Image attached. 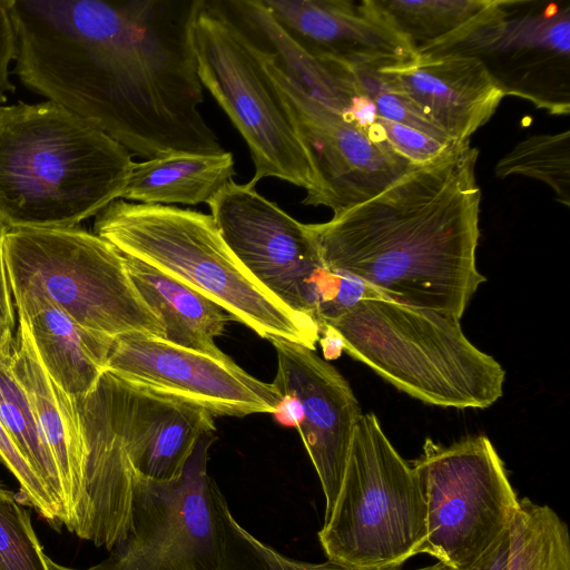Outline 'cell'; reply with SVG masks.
<instances>
[{
  "label": "cell",
  "instance_id": "obj_1",
  "mask_svg": "<svg viewBox=\"0 0 570 570\" xmlns=\"http://www.w3.org/2000/svg\"><path fill=\"white\" fill-rule=\"evenodd\" d=\"M203 0H4L29 90L154 159L224 153L203 118L193 26Z\"/></svg>",
  "mask_w": 570,
  "mask_h": 570
},
{
  "label": "cell",
  "instance_id": "obj_2",
  "mask_svg": "<svg viewBox=\"0 0 570 570\" xmlns=\"http://www.w3.org/2000/svg\"><path fill=\"white\" fill-rule=\"evenodd\" d=\"M470 144L416 166L376 197L306 224L324 266L390 298L461 320L476 267L481 189Z\"/></svg>",
  "mask_w": 570,
  "mask_h": 570
},
{
  "label": "cell",
  "instance_id": "obj_3",
  "mask_svg": "<svg viewBox=\"0 0 570 570\" xmlns=\"http://www.w3.org/2000/svg\"><path fill=\"white\" fill-rule=\"evenodd\" d=\"M132 155L101 129L45 100L0 105V220L66 228L121 199Z\"/></svg>",
  "mask_w": 570,
  "mask_h": 570
},
{
  "label": "cell",
  "instance_id": "obj_4",
  "mask_svg": "<svg viewBox=\"0 0 570 570\" xmlns=\"http://www.w3.org/2000/svg\"><path fill=\"white\" fill-rule=\"evenodd\" d=\"M94 232L121 254L183 282L258 336L315 351L317 323L261 287L225 244L212 215L188 208L117 199L95 218Z\"/></svg>",
  "mask_w": 570,
  "mask_h": 570
},
{
  "label": "cell",
  "instance_id": "obj_5",
  "mask_svg": "<svg viewBox=\"0 0 570 570\" xmlns=\"http://www.w3.org/2000/svg\"><path fill=\"white\" fill-rule=\"evenodd\" d=\"M326 326L353 358L424 403L487 409L503 394L502 365L469 341L455 317L394 299L365 298L322 330Z\"/></svg>",
  "mask_w": 570,
  "mask_h": 570
},
{
  "label": "cell",
  "instance_id": "obj_6",
  "mask_svg": "<svg viewBox=\"0 0 570 570\" xmlns=\"http://www.w3.org/2000/svg\"><path fill=\"white\" fill-rule=\"evenodd\" d=\"M3 256L13 299L42 296L80 326L114 338L164 340V325L134 286L124 255L95 232L7 228Z\"/></svg>",
  "mask_w": 570,
  "mask_h": 570
},
{
  "label": "cell",
  "instance_id": "obj_7",
  "mask_svg": "<svg viewBox=\"0 0 570 570\" xmlns=\"http://www.w3.org/2000/svg\"><path fill=\"white\" fill-rule=\"evenodd\" d=\"M197 72L248 146L254 175L306 190L311 206L320 184L293 112L269 75L263 48L222 7L203 0L193 26Z\"/></svg>",
  "mask_w": 570,
  "mask_h": 570
},
{
  "label": "cell",
  "instance_id": "obj_8",
  "mask_svg": "<svg viewBox=\"0 0 570 570\" xmlns=\"http://www.w3.org/2000/svg\"><path fill=\"white\" fill-rule=\"evenodd\" d=\"M426 537L417 474L394 449L375 414H362L341 489L318 540L328 560L361 569L403 566Z\"/></svg>",
  "mask_w": 570,
  "mask_h": 570
},
{
  "label": "cell",
  "instance_id": "obj_9",
  "mask_svg": "<svg viewBox=\"0 0 570 570\" xmlns=\"http://www.w3.org/2000/svg\"><path fill=\"white\" fill-rule=\"evenodd\" d=\"M413 461L426 508L420 553L470 570L508 531L519 504L504 463L485 435L444 446L426 439Z\"/></svg>",
  "mask_w": 570,
  "mask_h": 570
},
{
  "label": "cell",
  "instance_id": "obj_10",
  "mask_svg": "<svg viewBox=\"0 0 570 570\" xmlns=\"http://www.w3.org/2000/svg\"><path fill=\"white\" fill-rule=\"evenodd\" d=\"M215 440V432L202 436L178 480H137L132 530L106 559L75 569L48 557L50 570H216L225 497L207 472Z\"/></svg>",
  "mask_w": 570,
  "mask_h": 570
},
{
  "label": "cell",
  "instance_id": "obj_11",
  "mask_svg": "<svg viewBox=\"0 0 570 570\" xmlns=\"http://www.w3.org/2000/svg\"><path fill=\"white\" fill-rule=\"evenodd\" d=\"M480 60L502 89L553 116L570 112V4L499 0L476 23L419 57Z\"/></svg>",
  "mask_w": 570,
  "mask_h": 570
},
{
  "label": "cell",
  "instance_id": "obj_12",
  "mask_svg": "<svg viewBox=\"0 0 570 570\" xmlns=\"http://www.w3.org/2000/svg\"><path fill=\"white\" fill-rule=\"evenodd\" d=\"M207 204L225 244L249 276L288 309L318 325L330 271L306 224L250 183L232 179Z\"/></svg>",
  "mask_w": 570,
  "mask_h": 570
},
{
  "label": "cell",
  "instance_id": "obj_13",
  "mask_svg": "<svg viewBox=\"0 0 570 570\" xmlns=\"http://www.w3.org/2000/svg\"><path fill=\"white\" fill-rule=\"evenodd\" d=\"M268 341L277 358L272 385L282 399L273 414L281 424L298 431L322 485L326 521L363 413L346 379L314 350L279 337Z\"/></svg>",
  "mask_w": 570,
  "mask_h": 570
},
{
  "label": "cell",
  "instance_id": "obj_14",
  "mask_svg": "<svg viewBox=\"0 0 570 570\" xmlns=\"http://www.w3.org/2000/svg\"><path fill=\"white\" fill-rule=\"evenodd\" d=\"M265 63L293 112L317 175L320 189L311 206H325L333 213L347 209L376 197L420 166L351 117L305 94L266 50Z\"/></svg>",
  "mask_w": 570,
  "mask_h": 570
},
{
  "label": "cell",
  "instance_id": "obj_15",
  "mask_svg": "<svg viewBox=\"0 0 570 570\" xmlns=\"http://www.w3.org/2000/svg\"><path fill=\"white\" fill-rule=\"evenodd\" d=\"M105 370L144 389L197 404L215 415L273 414L282 399L233 360L220 361L139 334L114 338Z\"/></svg>",
  "mask_w": 570,
  "mask_h": 570
},
{
  "label": "cell",
  "instance_id": "obj_16",
  "mask_svg": "<svg viewBox=\"0 0 570 570\" xmlns=\"http://www.w3.org/2000/svg\"><path fill=\"white\" fill-rule=\"evenodd\" d=\"M86 395L120 442L137 480H178L202 436L216 431L206 409L107 371Z\"/></svg>",
  "mask_w": 570,
  "mask_h": 570
},
{
  "label": "cell",
  "instance_id": "obj_17",
  "mask_svg": "<svg viewBox=\"0 0 570 570\" xmlns=\"http://www.w3.org/2000/svg\"><path fill=\"white\" fill-rule=\"evenodd\" d=\"M283 31L312 57L380 71L416 58L367 0H262Z\"/></svg>",
  "mask_w": 570,
  "mask_h": 570
},
{
  "label": "cell",
  "instance_id": "obj_18",
  "mask_svg": "<svg viewBox=\"0 0 570 570\" xmlns=\"http://www.w3.org/2000/svg\"><path fill=\"white\" fill-rule=\"evenodd\" d=\"M379 73L458 146L470 144L472 135L491 119L505 97L474 57L416 56Z\"/></svg>",
  "mask_w": 570,
  "mask_h": 570
},
{
  "label": "cell",
  "instance_id": "obj_19",
  "mask_svg": "<svg viewBox=\"0 0 570 570\" xmlns=\"http://www.w3.org/2000/svg\"><path fill=\"white\" fill-rule=\"evenodd\" d=\"M14 301L37 356L50 377L72 399L89 393L106 371L114 337L94 333L42 296Z\"/></svg>",
  "mask_w": 570,
  "mask_h": 570
},
{
  "label": "cell",
  "instance_id": "obj_20",
  "mask_svg": "<svg viewBox=\"0 0 570 570\" xmlns=\"http://www.w3.org/2000/svg\"><path fill=\"white\" fill-rule=\"evenodd\" d=\"M12 371L24 389L56 461L63 494L66 524L80 488L83 444L75 399L41 365L27 326L19 321L12 346Z\"/></svg>",
  "mask_w": 570,
  "mask_h": 570
},
{
  "label": "cell",
  "instance_id": "obj_21",
  "mask_svg": "<svg viewBox=\"0 0 570 570\" xmlns=\"http://www.w3.org/2000/svg\"><path fill=\"white\" fill-rule=\"evenodd\" d=\"M124 258L137 292L160 318L166 342L220 361L232 360L215 343L233 320L228 313L161 271L127 255Z\"/></svg>",
  "mask_w": 570,
  "mask_h": 570
},
{
  "label": "cell",
  "instance_id": "obj_22",
  "mask_svg": "<svg viewBox=\"0 0 570 570\" xmlns=\"http://www.w3.org/2000/svg\"><path fill=\"white\" fill-rule=\"evenodd\" d=\"M233 154H170L134 163L121 199L147 205L208 203L235 175Z\"/></svg>",
  "mask_w": 570,
  "mask_h": 570
},
{
  "label": "cell",
  "instance_id": "obj_23",
  "mask_svg": "<svg viewBox=\"0 0 570 570\" xmlns=\"http://www.w3.org/2000/svg\"><path fill=\"white\" fill-rule=\"evenodd\" d=\"M371 8L417 53L450 40L480 21L499 0H367Z\"/></svg>",
  "mask_w": 570,
  "mask_h": 570
},
{
  "label": "cell",
  "instance_id": "obj_24",
  "mask_svg": "<svg viewBox=\"0 0 570 570\" xmlns=\"http://www.w3.org/2000/svg\"><path fill=\"white\" fill-rule=\"evenodd\" d=\"M12 346L13 342L0 344V422L49 490L60 511L62 524L65 505L59 471L30 400L12 371Z\"/></svg>",
  "mask_w": 570,
  "mask_h": 570
},
{
  "label": "cell",
  "instance_id": "obj_25",
  "mask_svg": "<svg viewBox=\"0 0 570 570\" xmlns=\"http://www.w3.org/2000/svg\"><path fill=\"white\" fill-rule=\"evenodd\" d=\"M508 537L505 570H570L569 530L550 507L520 499Z\"/></svg>",
  "mask_w": 570,
  "mask_h": 570
},
{
  "label": "cell",
  "instance_id": "obj_26",
  "mask_svg": "<svg viewBox=\"0 0 570 570\" xmlns=\"http://www.w3.org/2000/svg\"><path fill=\"white\" fill-rule=\"evenodd\" d=\"M494 174L504 179L519 175L544 183L557 200L570 205V131L530 136L518 142L495 165Z\"/></svg>",
  "mask_w": 570,
  "mask_h": 570
},
{
  "label": "cell",
  "instance_id": "obj_27",
  "mask_svg": "<svg viewBox=\"0 0 570 570\" xmlns=\"http://www.w3.org/2000/svg\"><path fill=\"white\" fill-rule=\"evenodd\" d=\"M223 547L216 570H404L403 566L361 569L332 560L312 563L287 558L245 530L232 515L226 499L222 503ZM415 570H448L441 562Z\"/></svg>",
  "mask_w": 570,
  "mask_h": 570
},
{
  "label": "cell",
  "instance_id": "obj_28",
  "mask_svg": "<svg viewBox=\"0 0 570 570\" xmlns=\"http://www.w3.org/2000/svg\"><path fill=\"white\" fill-rule=\"evenodd\" d=\"M47 558L29 513L0 481V570H50Z\"/></svg>",
  "mask_w": 570,
  "mask_h": 570
},
{
  "label": "cell",
  "instance_id": "obj_29",
  "mask_svg": "<svg viewBox=\"0 0 570 570\" xmlns=\"http://www.w3.org/2000/svg\"><path fill=\"white\" fill-rule=\"evenodd\" d=\"M346 68L356 90L372 102L377 117L396 125L416 129L440 141L455 145L433 126L404 96L393 90L383 80L379 71Z\"/></svg>",
  "mask_w": 570,
  "mask_h": 570
},
{
  "label": "cell",
  "instance_id": "obj_30",
  "mask_svg": "<svg viewBox=\"0 0 570 570\" xmlns=\"http://www.w3.org/2000/svg\"><path fill=\"white\" fill-rule=\"evenodd\" d=\"M0 460L20 484V494L47 521L61 523L60 511L49 490L12 443L0 422Z\"/></svg>",
  "mask_w": 570,
  "mask_h": 570
},
{
  "label": "cell",
  "instance_id": "obj_31",
  "mask_svg": "<svg viewBox=\"0 0 570 570\" xmlns=\"http://www.w3.org/2000/svg\"><path fill=\"white\" fill-rule=\"evenodd\" d=\"M7 226L0 220V344L13 342L14 312L7 274L3 239Z\"/></svg>",
  "mask_w": 570,
  "mask_h": 570
},
{
  "label": "cell",
  "instance_id": "obj_32",
  "mask_svg": "<svg viewBox=\"0 0 570 570\" xmlns=\"http://www.w3.org/2000/svg\"><path fill=\"white\" fill-rule=\"evenodd\" d=\"M509 551L508 531L478 560L470 570H505Z\"/></svg>",
  "mask_w": 570,
  "mask_h": 570
},
{
  "label": "cell",
  "instance_id": "obj_33",
  "mask_svg": "<svg viewBox=\"0 0 570 570\" xmlns=\"http://www.w3.org/2000/svg\"><path fill=\"white\" fill-rule=\"evenodd\" d=\"M16 43L8 42L0 47V105L7 101V94L14 91L10 80V65L14 61Z\"/></svg>",
  "mask_w": 570,
  "mask_h": 570
},
{
  "label": "cell",
  "instance_id": "obj_34",
  "mask_svg": "<svg viewBox=\"0 0 570 570\" xmlns=\"http://www.w3.org/2000/svg\"><path fill=\"white\" fill-rule=\"evenodd\" d=\"M321 334H324V336L320 338L318 343L322 346L325 360L337 358L343 351L342 340L338 334L327 326L322 330Z\"/></svg>",
  "mask_w": 570,
  "mask_h": 570
}]
</instances>
